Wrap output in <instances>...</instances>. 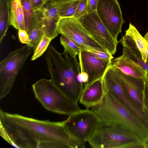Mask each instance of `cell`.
<instances>
[{
    "label": "cell",
    "instance_id": "obj_35",
    "mask_svg": "<svg viewBox=\"0 0 148 148\" xmlns=\"http://www.w3.org/2000/svg\"><path fill=\"white\" fill-rule=\"evenodd\" d=\"M146 62L148 64V52H147V62Z\"/></svg>",
    "mask_w": 148,
    "mask_h": 148
},
{
    "label": "cell",
    "instance_id": "obj_18",
    "mask_svg": "<svg viewBox=\"0 0 148 148\" xmlns=\"http://www.w3.org/2000/svg\"><path fill=\"white\" fill-rule=\"evenodd\" d=\"M44 34L43 31L41 10L35 11L28 34L30 46L32 48L34 52Z\"/></svg>",
    "mask_w": 148,
    "mask_h": 148
},
{
    "label": "cell",
    "instance_id": "obj_32",
    "mask_svg": "<svg viewBox=\"0 0 148 148\" xmlns=\"http://www.w3.org/2000/svg\"><path fill=\"white\" fill-rule=\"evenodd\" d=\"M145 84L148 87V72L146 71V75L144 79Z\"/></svg>",
    "mask_w": 148,
    "mask_h": 148
},
{
    "label": "cell",
    "instance_id": "obj_5",
    "mask_svg": "<svg viewBox=\"0 0 148 148\" xmlns=\"http://www.w3.org/2000/svg\"><path fill=\"white\" fill-rule=\"evenodd\" d=\"M32 88L36 98L49 111L69 116L80 109L51 79H41L33 84Z\"/></svg>",
    "mask_w": 148,
    "mask_h": 148
},
{
    "label": "cell",
    "instance_id": "obj_2",
    "mask_svg": "<svg viewBox=\"0 0 148 148\" xmlns=\"http://www.w3.org/2000/svg\"><path fill=\"white\" fill-rule=\"evenodd\" d=\"M76 56L64 51L60 53L50 46L45 58L51 79L70 100L78 104L84 87L79 81L80 66Z\"/></svg>",
    "mask_w": 148,
    "mask_h": 148
},
{
    "label": "cell",
    "instance_id": "obj_6",
    "mask_svg": "<svg viewBox=\"0 0 148 148\" xmlns=\"http://www.w3.org/2000/svg\"><path fill=\"white\" fill-rule=\"evenodd\" d=\"M32 48L26 45L10 52L0 63V99L10 92L17 76Z\"/></svg>",
    "mask_w": 148,
    "mask_h": 148
},
{
    "label": "cell",
    "instance_id": "obj_20",
    "mask_svg": "<svg viewBox=\"0 0 148 148\" xmlns=\"http://www.w3.org/2000/svg\"><path fill=\"white\" fill-rule=\"evenodd\" d=\"M12 0H0V44L10 25V6Z\"/></svg>",
    "mask_w": 148,
    "mask_h": 148
},
{
    "label": "cell",
    "instance_id": "obj_25",
    "mask_svg": "<svg viewBox=\"0 0 148 148\" xmlns=\"http://www.w3.org/2000/svg\"><path fill=\"white\" fill-rule=\"evenodd\" d=\"M52 39L44 34L34 52L31 60H34L41 56L47 50Z\"/></svg>",
    "mask_w": 148,
    "mask_h": 148
},
{
    "label": "cell",
    "instance_id": "obj_36",
    "mask_svg": "<svg viewBox=\"0 0 148 148\" xmlns=\"http://www.w3.org/2000/svg\"></svg>",
    "mask_w": 148,
    "mask_h": 148
},
{
    "label": "cell",
    "instance_id": "obj_8",
    "mask_svg": "<svg viewBox=\"0 0 148 148\" xmlns=\"http://www.w3.org/2000/svg\"><path fill=\"white\" fill-rule=\"evenodd\" d=\"M68 116L64 121L67 129L73 137L84 143L88 141L100 122L96 114L88 108L80 109Z\"/></svg>",
    "mask_w": 148,
    "mask_h": 148
},
{
    "label": "cell",
    "instance_id": "obj_15",
    "mask_svg": "<svg viewBox=\"0 0 148 148\" xmlns=\"http://www.w3.org/2000/svg\"><path fill=\"white\" fill-rule=\"evenodd\" d=\"M105 93L102 79L97 80L84 89L79 103L86 108H92L101 103Z\"/></svg>",
    "mask_w": 148,
    "mask_h": 148
},
{
    "label": "cell",
    "instance_id": "obj_17",
    "mask_svg": "<svg viewBox=\"0 0 148 148\" xmlns=\"http://www.w3.org/2000/svg\"><path fill=\"white\" fill-rule=\"evenodd\" d=\"M123 46V54L127 56L145 71L148 72V64L142 59L140 51L133 39L125 34L120 39Z\"/></svg>",
    "mask_w": 148,
    "mask_h": 148
},
{
    "label": "cell",
    "instance_id": "obj_23",
    "mask_svg": "<svg viewBox=\"0 0 148 148\" xmlns=\"http://www.w3.org/2000/svg\"><path fill=\"white\" fill-rule=\"evenodd\" d=\"M24 16L26 31L29 33L34 11L29 0H21Z\"/></svg>",
    "mask_w": 148,
    "mask_h": 148
},
{
    "label": "cell",
    "instance_id": "obj_21",
    "mask_svg": "<svg viewBox=\"0 0 148 148\" xmlns=\"http://www.w3.org/2000/svg\"><path fill=\"white\" fill-rule=\"evenodd\" d=\"M125 33L134 40L140 52L142 59L146 62L148 51V42L131 23L130 24L129 28L126 31Z\"/></svg>",
    "mask_w": 148,
    "mask_h": 148
},
{
    "label": "cell",
    "instance_id": "obj_22",
    "mask_svg": "<svg viewBox=\"0 0 148 148\" xmlns=\"http://www.w3.org/2000/svg\"><path fill=\"white\" fill-rule=\"evenodd\" d=\"M80 0H66L54 2L60 18L73 17Z\"/></svg>",
    "mask_w": 148,
    "mask_h": 148
},
{
    "label": "cell",
    "instance_id": "obj_7",
    "mask_svg": "<svg viewBox=\"0 0 148 148\" xmlns=\"http://www.w3.org/2000/svg\"><path fill=\"white\" fill-rule=\"evenodd\" d=\"M57 30L59 34L72 40L81 51L94 50L109 53L87 31L77 19L73 17L60 18L57 23Z\"/></svg>",
    "mask_w": 148,
    "mask_h": 148
},
{
    "label": "cell",
    "instance_id": "obj_30",
    "mask_svg": "<svg viewBox=\"0 0 148 148\" xmlns=\"http://www.w3.org/2000/svg\"><path fill=\"white\" fill-rule=\"evenodd\" d=\"M18 36L20 42L23 44H25L29 46L30 45V40L28 34L25 30L19 29Z\"/></svg>",
    "mask_w": 148,
    "mask_h": 148
},
{
    "label": "cell",
    "instance_id": "obj_9",
    "mask_svg": "<svg viewBox=\"0 0 148 148\" xmlns=\"http://www.w3.org/2000/svg\"><path fill=\"white\" fill-rule=\"evenodd\" d=\"M87 31L112 55L116 52L119 42H116L99 18L96 11L77 18Z\"/></svg>",
    "mask_w": 148,
    "mask_h": 148
},
{
    "label": "cell",
    "instance_id": "obj_27",
    "mask_svg": "<svg viewBox=\"0 0 148 148\" xmlns=\"http://www.w3.org/2000/svg\"><path fill=\"white\" fill-rule=\"evenodd\" d=\"M89 52L94 56L101 59L111 60L114 58L112 55L109 53L92 50Z\"/></svg>",
    "mask_w": 148,
    "mask_h": 148
},
{
    "label": "cell",
    "instance_id": "obj_4",
    "mask_svg": "<svg viewBox=\"0 0 148 148\" xmlns=\"http://www.w3.org/2000/svg\"><path fill=\"white\" fill-rule=\"evenodd\" d=\"M105 90L101 103L92 108L100 121L121 124L134 132L148 145V128L109 91Z\"/></svg>",
    "mask_w": 148,
    "mask_h": 148
},
{
    "label": "cell",
    "instance_id": "obj_28",
    "mask_svg": "<svg viewBox=\"0 0 148 148\" xmlns=\"http://www.w3.org/2000/svg\"><path fill=\"white\" fill-rule=\"evenodd\" d=\"M142 95L143 110L148 116V87L145 83Z\"/></svg>",
    "mask_w": 148,
    "mask_h": 148
},
{
    "label": "cell",
    "instance_id": "obj_11",
    "mask_svg": "<svg viewBox=\"0 0 148 148\" xmlns=\"http://www.w3.org/2000/svg\"><path fill=\"white\" fill-rule=\"evenodd\" d=\"M78 56L80 71L86 73L88 76L86 87L93 82L102 79L111 61L96 58L86 51H81Z\"/></svg>",
    "mask_w": 148,
    "mask_h": 148
},
{
    "label": "cell",
    "instance_id": "obj_26",
    "mask_svg": "<svg viewBox=\"0 0 148 148\" xmlns=\"http://www.w3.org/2000/svg\"><path fill=\"white\" fill-rule=\"evenodd\" d=\"M88 13L87 0H80L73 17L77 18Z\"/></svg>",
    "mask_w": 148,
    "mask_h": 148
},
{
    "label": "cell",
    "instance_id": "obj_1",
    "mask_svg": "<svg viewBox=\"0 0 148 148\" xmlns=\"http://www.w3.org/2000/svg\"><path fill=\"white\" fill-rule=\"evenodd\" d=\"M2 137L14 147L21 148H48L51 143L64 148H84L85 143L73 137L65 121L40 120L0 110Z\"/></svg>",
    "mask_w": 148,
    "mask_h": 148
},
{
    "label": "cell",
    "instance_id": "obj_16",
    "mask_svg": "<svg viewBox=\"0 0 148 148\" xmlns=\"http://www.w3.org/2000/svg\"><path fill=\"white\" fill-rule=\"evenodd\" d=\"M110 66L120 70L124 73L137 78L144 79L146 71L123 54L112 59Z\"/></svg>",
    "mask_w": 148,
    "mask_h": 148
},
{
    "label": "cell",
    "instance_id": "obj_10",
    "mask_svg": "<svg viewBox=\"0 0 148 148\" xmlns=\"http://www.w3.org/2000/svg\"><path fill=\"white\" fill-rule=\"evenodd\" d=\"M96 11L99 18L116 42L124 21L117 0H98Z\"/></svg>",
    "mask_w": 148,
    "mask_h": 148
},
{
    "label": "cell",
    "instance_id": "obj_12",
    "mask_svg": "<svg viewBox=\"0 0 148 148\" xmlns=\"http://www.w3.org/2000/svg\"><path fill=\"white\" fill-rule=\"evenodd\" d=\"M106 88L148 128V116L127 95L119 80H111L107 84Z\"/></svg>",
    "mask_w": 148,
    "mask_h": 148
},
{
    "label": "cell",
    "instance_id": "obj_13",
    "mask_svg": "<svg viewBox=\"0 0 148 148\" xmlns=\"http://www.w3.org/2000/svg\"><path fill=\"white\" fill-rule=\"evenodd\" d=\"M111 67L118 76L127 95L143 110L142 94L145 86L144 79L127 75L118 69Z\"/></svg>",
    "mask_w": 148,
    "mask_h": 148
},
{
    "label": "cell",
    "instance_id": "obj_19",
    "mask_svg": "<svg viewBox=\"0 0 148 148\" xmlns=\"http://www.w3.org/2000/svg\"><path fill=\"white\" fill-rule=\"evenodd\" d=\"M10 22V25H12L16 29L26 31L24 15L21 0H13L11 2Z\"/></svg>",
    "mask_w": 148,
    "mask_h": 148
},
{
    "label": "cell",
    "instance_id": "obj_24",
    "mask_svg": "<svg viewBox=\"0 0 148 148\" xmlns=\"http://www.w3.org/2000/svg\"><path fill=\"white\" fill-rule=\"evenodd\" d=\"M60 44L63 46L64 51L73 56L78 55L81 51L80 48L72 40L61 35L60 38Z\"/></svg>",
    "mask_w": 148,
    "mask_h": 148
},
{
    "label": "cell",
    "instance_id": "obj_3",
    "mask_svg": "<svg viewBox=\"0 0 148 148\" xmlns=\"http://www.w3.org/2000/svg\"><path fill=\"white\" fill-rule=\"evenodd\" d=\"M93 148H147L148 145L125 126L101 121L88 141Z\"/></svg>",
    "mask_w": 148,
    "mask_h": 148
},
{
    "label": "cell",
    "instance_id": "obj_31",
    "mask_svg": "<svg viewBox=\"0 0 148 148\" xmlns=\"http://www.w3.org/2000/svg\"><path fill=\"white\" fill-rule=\"evenodd\" d=\"M98 1V0H87L88 13L96 11Z\"/></svg>",
    "mask_w": 148,
    "mask_h": 148
},
{
    "label": "cell",
    "instance_id": "obj_14",
    "mask_svg": "<svg viewBox=\"0 0 148 148\" xmlns=\"http://www.w3.org/2000/svg\"><path fill=\"white\" fill-rule=\"evenodd\" d=\"M41 12L44 34L53 39L59 34L57 26L60 18L54 2H48L43 7Z\"/></svg>",
    "mask_w": 148,
    "mask_h": 148
},
{
    "label": "cell",
    "instance_id": "obj_33",
    "mask_svg": "<svg viewBox=\"0 0 148 148\" xmlns=\"http://www.w3.org/2000/svg\"><path fill=\"white\" fill-rule=\"evenodd\" d=\"M144 38L148 42V32H147V33L145 35Z\"/></svg>",
    "mask_w": 148,
    "mask_h": 148
},
{
    "label": "cell",
    "instance_id": "obj_34",
    "mask_svg": "<svg viewBox=\"0 0 148 148\" xmlns=\"http://www.w3.org/2000/svg\"><path fill=\"white\" fill-rule=\"evenodd\" d=\"M48 1L53 2H58L64 0H48Z\"/></svg>",
    "mask_w": 148,
    "mask_h": 148
},
{
    "label": "cell",
    "instance_id": "obj_29",
    "mask_svg": "<svg viewBox=\"0 0 148 148\" xmlns=\"http://www.w3.org/2000/svg\"><path fill=\"white\" fill-rule=\"evenodd\" d=\"M34 11L42 10L45 5L48 2V0H29Z\"/></svg>",
    "mask_w": 148,
    "mask_h": 148
}]
</instances>
